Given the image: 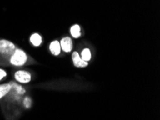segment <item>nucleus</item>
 Here are the masks:
<instances>
[{"label": "nucleus", "instance_id": "nucleus-1", "mask_svg": "<svg viewBox=\"0 0 160 120\" xmlns=\"http://www.w3.org/2000/svg\"><path fill=\"white\" fill-rule=\"evenodd\" d=\"M27 61H28V56L23 50L20 49H16L9 59V63L16 66H23Z\"/></svg>", "mask_w": 160, "mask_h": 120}, {"label": "nucleus", "instance_id": "nucleus-2", "mask_svg": "<svg viewBox=\"0 0 160 120\" xmlns=\"http://www.w3.org/2000/svg\"><path fill=\"white\" fill-rule=\"evenodd\" d=\"M16 48L13 42L6 40H0V53L5 58H9L10 59L12 55L15 51Z\"/></svg>", "mask_w": 160, "mask_h": 120}, {"label": "nucleus", "instance_id": "nucleus-3", "mask_svg": "<svg viewBox=\"0 0 160 120\" xmlns=\"http://www.w3.org/2000/svg\"><path fill=\"white\" fill-rule=\"evenodd\" d=\"M15 79L19 83H27L31 81V74L26 71H18L14 74Z\"/></svg>", "mask_w": 160, "mask_h": 120}, {"label": "nucleus", "instance_id": "nucleus-4", "mask_svg": "<svg viewBox=\"0 0 160 120\" xmlns=\"http://www.w3.org/2000/svg\"><path fill=\"white\" fill-rule=\"evenodd\" d=\"M72 62H73L74 66L78 68H85V67L88 66V62L84 61L83 59L80 56L79 53L76 51L73 52L72 54Z\"/></svg>", "mask_w": 160, "mask_h": 120}, {"label": "nucleus", "instance_id": "nucleus-5", "mask_svg": "<svg viewBox=\"0 0 160 120\" xmlns=\"http://www.w3.org/2000/svg\"><path fill=\"white\" fill-rule=\"evenodd\" d=\"M61 49L65 52H71L72 49V41L71 38L65 37L62 38L60 42Z\"/></svg>", "mask_w": 160, "mask_h": 120}, {"label": "nucleus", "instance_id": "nucleus-6", "mask_svg": "<svg viewBox=\"0 0 160 120\" xmlns=\"http://www.w3.org/2000/svg\"><path fill=\"white\" fill-rule=\"evenodd\" d=\"M50 50L52 55L58 56L60 53V51H61V47H60V42L57 40L52 42L50 45Z\"/></svg>", "mask_w": 160, "mask_h": 120}, {"label": "nucleus", "instance_id": "nucleus-7", "mask_svg": "<svg viewBox=\"0 0 160 120\" xmlns=\"http://www.w3.org/2000/svg\"><path fill=\"white\" fill-rule=\"evenodd\" d=\"M11 89V83H4V84L0 85V99L7 95V93H8Z\"/></svg>", "mask_w": 160, "mask_h": 120}, {"label": "nucleus", "instance_id": "nucleus-8", "mask_svg": "<svg viewBox=\"0 0 160 120\" xmlns=\"http://www.w3.org/2000/svg\"><path fill=\"white\" fill-rule=\"evenodd\" d=\"M30 42L35 46H39L42 43V38L38 33H35L30 37Z\"/></svg>", "mask_w": 160, "mask_h": 120}, {"label": "nucleus", "instance_id": "nucleus-9", "mask_svg": "<svg viewBox=\"0 0 160 120\" xmlns=\"http://www.w3.org/2000/svg\"><path fill=\"white\" fill-rule=\"evenodd\" d=\"M71 33L72 37L75 38H78L81 36V28L78 25H74L71 28Z\"/></svg>", "mask_w": 160, "mask_h": 120}, {"label": "nucleus", "instance_id": "nucleus-10", "mask_svg": "<svg viewBox=\"0 0 160 120\" xmlns=\"http://www.w3.org/2000/svg\"><path fill=\"white\" fill-rule=\"evenodd\" d=\"M81 58L84 61L88 62L91 59V52L89 48H84L81 52Z\"/></svg>", "mask_w": 160, "mask_h": 120}, {"label": "nucleus", "instance_id": "nucleus-11", "mask_svg": "<svg viewBox=\"0 0 160 120\" xmlns=\"http://www.w3.org/2000/svg\"><path fill=\"white\" fill-rule=\"evenodd\" d=\"M11 85H12V88L13 87V88H15V89L17 90V92H18V93H20V94H22V93H24L25 92V90L24 89V88L22 87V86L16 84L15 83H11Z\"/></svg>", "mask_w": 160, "mask_h": 120}, {"label": "nucleus", "instance_id": "nucleus-12", "mask_svg": "<svg viewBox=\"0 0 160 120\" xmlns=\"http://www.w3.org/2000/svg\"><path fill=\"white\" fill-rule=\"evenodd\" d=\"M6 76H7L6 71L0 68V80H2V79L4 77H5Z\"/></svg>", "mask_w": 160, "mask_h": 120}, {"label": "nucleus", "instance_id": "nucleus-13", "mask_svg": "<svg viewBox=\"0 0 160 120\" xmlns=\"http://www.w3.org/2000/svg\"><path fill=\"white\" fill-rule=\"evenodd\" d=\"M30 103H31L30 99H29L28 98H26V99H25V101H24V104H25V107L27 108H28V107H30Z\"/></svg>", "mask_w": 160, "mask_h": 120}]
</instances>
